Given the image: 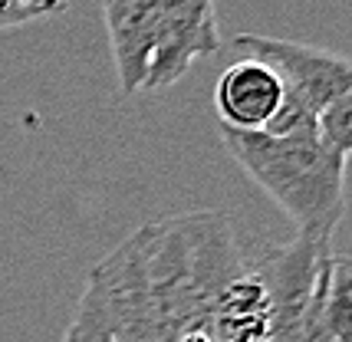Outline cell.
I'll return each mask as SVG.
<instances>
[{
  "label": "cell",
  "mask_w": 352,
  "mask_h": 342,
  "mask_svg": "<svg viewBox=\"0 0 352 342\" xmlns=\"http://www.w3.org/2000/svg\"><path fill=\"white\" fill-rule=\"evenodd\" d=\"M247 260L221 211L152 220L92 266L86 290L116 342H178L208 332L217 293Z\"/></svg>",
  "instance_id": "obj_1"
},
{
  "label": "cell",
  "mask_w": 352,
  "mask_h": 342,
  "mask_svg": "<svg viewBox=\"0 0 352 342\" xmlns=\"http://www.w3.org/2000/svg\"><path fill=\"white\" fill-rule=\"evenodd\" d=\"M221 139L234 161L280 204V211L296 224V237L320 247L333 244L342 211H346V161L320 139V125L267 135V132H230Z\"/></svg>",
  "instance_id": "obj_2"
},
{
  "label": "cell",
  "mask_w": 352,
  "mask_h": 342,
  "mask_svg": "<svg viewBox=\"0 0 352 342\" xmlns=\"http://www.w3.org/2000/svg\"><path fill=\"white\" fill-rule=\"evenodd\" d=\"M333 250L307 237L287 247L247 250L241 273L217 293L208 336L211 342H296L322 260Z\"/></svg>",
  "instance_id": "obj_3"
},
{
  "label": "cell",
  "mask_w": 352,
  "mask_h": 342,
  "mask_svg": "<svg viewBox=\"0 0 352 342\" xmlns=\"http://www.w3.org/2000/svg\"><path fill=\"white\" fill-rule=\"evenodd\" d=\"M234 49L241 56L261 60L283 79V89L300 106H307L313 115H320L326 106H333L339 95L352 93V60L329 49L276 40L261 33H241L234 36Z\"/></svg>",
  "instance_id": "obj_4"
},
{
  "label": "cell",
  "mask_w": 352,
  "mask_h": 342,
  "mask_svg": "<svg viewBox=\"0 0 352 342\" xmlns=\"http://www.w3.org/2000/svg\"><path fill=\"white\" fill-rule=\"evenodd\" d=\"M221 49L214 0H162L158 36L145 76V93L168 89L191 69L195 60L214 56Z\"/></svg>",
  "instance_id": "obj_5"
},
{
  "label": "cell",
  "mask_w": 352,
  "mask_h": 342,
  "mask_svg": "<svg viewBox=\"0 0 352 342\" xmlns=\"http://www.w3.org/2000/svg\"><path fill=\"white\" fill-rule=\"evenodd\" d=\"M287 99L283 79L261 60L241 56L221 73L214 86V112L221 128L263 132Z\"/></svg>",
  "instance_id": "obj_6"
},
{
  "label": "cell",
  "mask_w": 352,
  "mask_h": 342,
  "mask_svg": "<svg viewBox=\"0 0 352 342\" xmlns=\"http://www.w3.org/2000/svg\"><path fill=\"white\" fill-rule=\"evenodd\" d=\"M158 7L162 0H102L109 47L122 95H132L145 86L158 36Z\"/></svg>",
  "instance_id": "obj_7"
},
{
  "label": "cell",
  "mask_w": 352,
  "mask_h": 342,
  "mask_svg": "<svg viewBox=\"0 0 352 342\" xmlns=\"http://www.w3.org/2000/svg\"><path fill=\"white\" fill-rule=\"evenodd\" d=\"M320 316L333 342H352V257H326L320 270Z\"/></svg>",
  "instance_id": "obj_8"
},
{
  "label": "cell",
  "mask_w": 352,
  "mask_h": 342,
  "mask_svg": "<svg viewBox=\"0 0 352 342\" xmlns=\"http://www.w3.org/2000/svg\"><path fill=\"white\" fill-rule=\"evenodd\" d=\"M320 139L342 158L352 155V93L339 95L320 112Z\"/></svg>",
  "instance_id": "obj_9"
},
{
  "label": "cell",
  "mask_w": 352,
  "mask_h": 342,
  "mask_svg": "<svg viewBox=\"0 0 352 342\" xmlns=\"http://www.w3.org/2000/svg\"><path fill=\"white\" fill-rule=\"evenodd\" d=\"M63 342H116L89 293H82V299H79L76 316H73V323L63 332Z\"/></svg>",
  "instance_id": "obj_10"
},
{
  "label": "cell",
  "mask_w": 352,
  "mask_h": 342,
  "mask_svg": "<svg viewBox=\"0 0 352 342\" xmlns=\"http://www.w3.org/2000/svg\"><path fill=\"white\" fill-rule=\"evenodd\" d=\"M178 342H211V336L204 332V329H198V332H188L184 339H178Z\"/></svg>",
  "instance_id": "obj_11"
}]
</instances>
